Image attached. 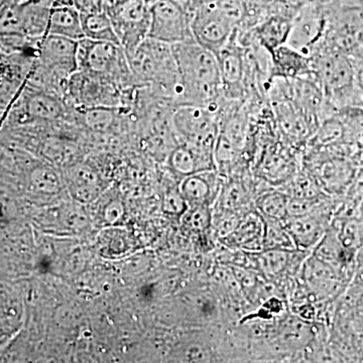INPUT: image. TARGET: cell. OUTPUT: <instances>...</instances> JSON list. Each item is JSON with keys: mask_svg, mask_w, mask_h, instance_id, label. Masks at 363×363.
I'll return each mask as SVG.
<instances>
[{"mask_svg": "<svg viewBox=\"0 0 363 363\" xmlns=\"http://www.w3.org/2000/svg\"><path fill=\"white\" fill-rule=\"evenodd\" d=\"M78 42L59 35H47L38 47L35 62L49 74L63 98H65L69 79L78 71Z\"/></svg>", "mask_w": 363, "mask_h": 363, "instance_id": "52a82bcc", "label": "cell"}, {"mask_svg": "<svg viewBox=\"0 0 363 363\" xmlns=\"http://www.w3.org/2000/svg\"><path fill=\"white\" fill-rule=\"evenodd\" d=\"M300 6L289 4L267 14L247 33L250 39L271 54L277 48L288 44L292 30L294 16Z\"/></svg>", "mask_w": 363, "mask_h": 363, "instance_id": "9a60e30c", "label": "cell"}, {"mask_svg": "<svg viewBox=\"0 0 363 363\" xmlns=\"http://www.w3.org/2000/svg\"><path fill=\"white\" fill-rule=\"evenodd\" d=\"M196 4H197L198 7L201 6H205V4H214L216 0H195Z\"/></svg>", "mask_w": 363, "mask_h": 363, "instance_id": "74e56055", "label": "cell"}, {"mask_svg": "<svg viewBox=\"0 0 363 363\" xmlns=\"http://www.w3.org/2000/svg\"><path fill=\"white\" fill-rule=\"evenodd\" d=\"M353 70H354L355 83L363 101V47L351 55Z\"/></svg>", "mask_w": 363, "mask_h": 363, "instance_id": "d6a6232c", "label": "cell"}, {"mask_svg": "<svg viewBox=\"0 0 363 363\" xmlns=\"http://www.w3.org/2000/svg\"><path fill=\"white\" fill-rule=\"evenodd\" d=\"M123 89L107 79L77 71L69 79L65 97L77 109L95 106H121Z\"/></svg>", "mask_w": 363, "mask_h": 363, "instance_id": "30bf717a", "label": "cell"}, {"mask_svg": "<svg viewBox=\"0 0 363 363\" xmlns=\"http://www.w3.org/2000/svg\"><path fill=\"white\" fill-rule=\"evenodd\" d=\"M283 339L281 340L290 344V345L300 346L305 344L307 341L308 335H310V331L308 332L307 327L301 322H295L291 325V322L286 324L284 329Z\"/></svg>", "mask_w": 363, "mask_h": 363, "instance_id": "4dcf8cb0", "label": "cell"}, {"mask_svg": "<svg viewBox=\"0 0 363 363\" xmlns=\"http://www.w3.org/2000/svg\"><path fill=\"white\" fill-rule=\"evenodd\" d=\"M247 253L250 262H252L250 269L259 272V276L269 283H274L278 279L293 276L300 272L308 255L311 252L298 248H272Z\"/></svg>", "mask_w": 363, "mask_h": 363, "instance_id": "5bb4252c", "label": "cell"}, {"mask_svg": "<svg viewBox=\"0 0 363 363\" xmlns=\"http://www.w3.org/2000/svg\"><path fill=\"white\" fill-rule=\"evenodd\" d=\"M264 250H272V248L296 250L297 248L283 221L267 218V217H264Z\"/></svg>", "mask_w": 363, "mask_h": 363, "instance_id": "83f0119b", "label": "cell"}, {"mask_svg": "<svg viewBox=\"0 0 363 363\" xmlns=\"http://www.w3.org/2000/svg\"><path fill=\"white\" fill-rule=\"evenodd\" d=\"M172 1L175 2L181 9L187 11V13L190 14L191 18H192L193 13H195L196 9H198L195 0H172Z\"/></svg>", "mask_w": 363, "mask_h": 363, "instance_id": "836d02e7", "label": "cell"}, {"mask_svg": "<svg viewBox=\"0 0 363 363\" xmlns=\"http://www.w3.org/2000/svg\"><path fill=\"white\" fill-rule=\"evenodd\" d=\"M126 57L138 86L149 87L175 102L178 67L173 45L147 38Z\"/></svg>", "mask_w": 363, "mask_h": 363, "instance_id": "7a4b0ae2", "label": "cell"}, {"mask_svg": "<svg viewBox=\"0 0 363 363\" xmlns=\"http://www.w3.org/2000/svg\"><path fill=\"white\" fill-rule=\"evenodd\" d=\"M290 195L279 190H267L255 200V208L264 217L284 221L289 216Z\"/></svg>", "mask_w": 363, "mask_h": 363, "instance_id": "d4e9b609", "label": "cell"}, {"mask_svg": "<svg viewBox=\"0 0 363 363\" xmlns=\"http://www.w3.org/2000/svg\"><path fill=\"white\" fill-rule=\"evenodd\" d=\"M362 1H363V0H362Z\"/></svg>", "mask_w": 363, "mask_h": 363, "instance_id": "b9f144b4", "label": "cell"}, {"mask_svg": "<svg viewBox=\"0 0 363 363\" xmlns=\"http://www.w3.org/2000/svg\"><path fill=\"white\" fill-rule=\"evenodd\" d=\"M344 128L345 143L363 150V105L337 111Z\"/></svg>", "mask_w": 363, "mask_h": 363, "instance_id": "484cf974", "label": "cell"}, {"mask_svg": "<svg viewBox=\"0 0 363 363\" xmlns=\"http://www.w3.org/2000/svg\"><path fill=\"white\" fill-rule=\"evenodd\" d=\"M35 183L47 193H57L61 188V182L56 172L51 169H40L37 172Z\"/></svg>", "mask_w": 363, "mask_h": 363, "instance_id": "1f68e13d", "label": "cell"}, {"mask_svg": "<svg viewBox=\"0 0 363 363\" xmlns=\"http://www.w3.org/2000/svg\"><path fill=\"white\" fill-rule=\"evenodd\" d=\"M77 63L78 71L107 79L123 91L136 84L121 45L84 38L78 42Z\"/></svg>", "mask_w": 363, "mask_h": 363, "instance_id": "5b68a950", "label": "cell"}, {"mask_svg": "<svg viewBox=\"0 0 363 363\" xmlns=\"http://www.w3.org/2000/svg\"><path fill=\"white\" fill-rule=\"evenodd\" d=\"M85 38L99 42L119 44L109 14L105 9L95 13H81Z\"/></svg>", "mask_w": 363, "mask_h": 363, "instance_id": "603a6c76", "label": "cell"}, {"mask_svg": "<svg viewBox=\"0 0 363 363\" xmlns=\"http://www.w3.org/2000/svg\"><path fill=\"white\" fill-rule=\"evenodd\" d=\"M190 14L172 0H157L150 6L147 38L171 45L194 40Z\"/></svg>", "mask_w": 363, "mask_h": 363, "instance_id": "9c48e42d", "label": "cell"}, {"mask_svg": "<svg viewBox=\"0 0 363 363\" xmlns=\"http://www.w3.org/2000/svg\"><path fill=\"white\" fill-rule=\"evenodd\" d=\"M143 1L147 2V4H152L154 2H156L157 0H143Z\"/></svg>", "mask_w": 363, "mask_h": 363, "instance_id": "ab89813d", "label": "cell"}, {"mask_svg": "<svg viewBox=\"0 0 363 363\" xmlns=\"http://www.w3.org/2000/svg\"><path fill=\"white\" fill-rule=\"evenodd\" d=\"M184 215H185V222L189 228L195 231L208 230L213 220L211 205L188 207L187 211Z\"/></svg>", "mask_w": 363, "mask_h": 363, "instance_id": "f1b7e54d", "label": "cell"}, {"mask_svg": "<svg viewBox=\"0 0 363 363\" xmlns=\"http://www.w3.org/2000/svg\"><path fill=\"white\" fill-rule=\"evenodd\" d=\"M23 105V116L33 121H55L66 116L63 98L37 88L26 94Z\"/></svg>", "mask_w": 363, "mask_h": 363, "instance_id": "ffe728a7", "label": "cell"}, {"mask_svg": "<svg viewBox=\"0 0 363 363\" xmlns=\"http://www.w3.org/2000/svg\"><path fill=\"white\" fill-rule=\"evenodd\" d=\"M162 210L169 215H184L187 211L188 204L179 188L169 189L164 193L162 202Z\"/></svg>", "mask_w": 363, "mask_h": 363, "instance_id": "f546056e", "label": "cell"}, {"mask_svg": "<svg viewBox=\"0 0 363 363\" xmlns=\"http://www.w3.org/2000/svg\"><path fill=\"white\" fill-rule=\"evenodd\" d=\"M269 65L271 80L313 77L311 59L288 44L277 48L269 54Z\"/></svg>", "mask_w": 363, "mask_h": 363, "instance_id": "d6986e66", "label": "cell"}, {"mask_svg": "<svg viewBox=\"0 0 363 363\" xmlns=\"http://www.w3.org/2000/svg\"><path fill=\"white\" fill-rule=\"evenodd\" d=\"M311 255L350 281L357 269V255L343 247L331 226L313 248Z\"/></svg>", "mask_w": 363, "mask_h": 363, "instance_id": "ac0fdd59", "label": "cell"}, {"mask_svg": "<svg viewBox=\"0 0 363 363\" xmlns=\"http://www.w3.org/2000/svg\"><path fill=\"white\" fill-rule=\"evenodd\" d=\"M317 1L321 2V4H326V2L332 1V0H317Z\"/></svg>", "mask_w": 363, "mask_h": 363, "instance_id": "60d3db41", "label": "cell"}, {"mask_svg": "<svg viewBox=\"0 0 363 363\" xmlns=\"http://www.w3.org/2000/svg\"><path fill=\"white\" fill-rule=\"evenodd\" d=\"M357 266H359V264H363V235L362 243H360V247L359 248H358L357 253Z\"/></svg>", "mask_w": 363, "mask_h": 363, "instance_id": "e575fe53", "label": "cell"}, {"mask_svg": "<svg viewBox=\"0 0 363 363\" xmlns=\"http://www.w3.org/2000/svg\"><path fill=\"white\" fill-rule=\"evenodd\" d=\"M250 202L252 194L248 187V182L243 179L242 172L233 171L224 177L223 185L216 200L218 210L229 212L247 211Z\"/></svg>", "mask_w": 363, "mask_h": 363, "instance_id": "44dd1931", "label": "cell"}, {"mask_svg": "<svg viewBox=\"0 0 363 363\" xmlns=\"http://www.w3.org/2000/svg\"><path fill=\"white\" fill-rule=\"evenodd\" d=\"M310 59L313 78L323 93L325 101L332 109L338 111L346 107L363 105L350 55L321 49Z\"/></svg>", "mask_w": 363, "mask_h": 363, "instance_id": "3957f363", "label": "cell"}, {"mask_svg": "<svg viewBox=\"0 0 363 363\" xmlns=\"http://www.w3.org/2000/svg\"><path fill=\"white\" fill-rule=\"evenodd\" d=\"M150 6L143 0H123L106 9L125 54L133 52L149 35Z\"/></svg>", "mask_w": 363, "mask_h": 363, "instance_id": "ba28073f", "label": "cell"}, {"mask_svg": "<svg viewBox=\"0 0 363 363\" xmlns=\"http://www.w3.org/2000/svg\"><path fill=\"white\" fill-rule=\"evenodd\" d=\"M178 67L175 104L197 105L218 111L222 100L218 60L195 40L173 45Z\"/></svg>", "mask_w": 363, "mask_h": 363, "instance_id": "6da1fadb", "label": "cell"}, {"mask_svg": "<svg viewBox=\"0 0 363 363\" xmlns=\"http://www.w3.org/2000/svg\"><path fill=\"white\" fill-rule=\"evenodd\" d=\"M355 311L357 314L363 315V292L358 298L357 306H355Z\"/></svg>", "mask_w": 363, "mask_h": 363, "instance_id": "d590c367", "label": "cell"}, {"mask_svg": "<svg viewBox=\"0 0 363 363\" xmlns=\"http://www.w3.org/2000/svg\"><path fill=\"white\" fill-rule=\"evenodd\" d=\"M224 177L216 169L199 172L182 179L179 190L188 207L211 205L216 202Z\"/></svg>", "mask_w": 363, "mask_h": 363, "instance_id": "2e32d148", "label": "cell"}, {"mask_svg": "<svg viewBox=\"0 0 363 363\" xmlns=\"http://www.w3.org/2000/svg\"><path fill=\"white\" fill-rule=\"evenodd\" d=\"M323 6L324 35L317 51L332 50L351 56L363 47L362 0H332Z\"/></svg>", "mask_w": 363, "mask_h": 363, "instance_id": "277c9868", "label": "cell"}, {"mask_svg": "<svg viewBox=\"0 0 363 363\" xmlns=\"http://www.w3.org/2000/svg\"><path fill=\"white\" fill-rule=\"evenodd\" d=\"M288 1L295 4V6H301V4H304L306 2L317 1V0H288Z\"/></svg>", "mask_w": 363, "mask_h": 363, "instance_id": "f35d334b", "label": "cell"}, {"mask_svg": "<svg viewBox=\"0 0 363 363\" xmlns=\"http://www.w3.org/2000/svg\"><path fill=\"white\" fill-rule=\"evenodd\" d=\"M123 106H95L78 109L86 125L94 131L104 133L108 130L119 116Z\"/></svg>", "mask_w": 363, "mask_h": 363, "instance_id": "4316f807", "label": "cell"}, {"mask_svg": "<svg viewBox=\"0 0 363 363\" xmlns=\"http://www.w3.org/2000/svg\"><path fill=\"white\" fill-rule=\"evenodd\" d=\"M216 57L224 98L227 100H245L247 47L238 40L236 30Z\"/></svg>", "mask_w": 363, "mask_h": 363, "instance_id": "4fadbf2b", "label": "cell"}, {"mask_svg": "<svg viewBox=\"0 0 363 363\" xmlns=\"http://www.w3.org/2000/svg\"><path fill=\"white\" fill-rule=\"evenodd\" d=\"M47 35H59L77 42L84 39L80 11L73 4H56L50 13Z\"/></svg>", "mask_w": 363, "mask_h": 363, "instance_id": "7402d4cb", "label": "cell"}, {"mask_svg": "<svg viewBox=\"0 0 363 363\" xmlns=\"http://www.w3.org/2000/svg\"><path fill=\"white\" fill-rule=\"evenodd\" d=\"M191 28L195 42L213 52L215 56L225 47L238 28L215 2L196 9Z\"/></svg>", "mask_w": 363, "mask_h": 363, "instance_id": "8fae6325", "label": "cell"}, {"mask_svg": "<svg viewBox=\"0 0 363 363\" xmlns=\"http://www.w3.org/2000/svg\"><path fill=\"white\" fill-rule=\"evenodd\" d=\"M121 1H123V0H102L105 11L111 9V7L116 6V4H119V2Z\"/></svg>", "mask_w": 363, "mask_h": 363, "instance_id": "8d00e7d4", "label": "cell"}, {"mask_svg": "<svg viewBox=\"0 0 363 363\" xmlns=\"http://www.w3.org/2000/svg\"><path fill=\"white\" fill-rule=\"evenodd\" d=\"M264 220L255 210H247L233 233L220 240L225 247L233 250L257 252L264 250Z\"/></svg>", "mask_w": 363, "mask_h": 363, "instance_id": "e0dca14e", "label": "cell"}, {"mask_svg": "<svg viewBox=\"0 0 363 363\" xmlns=\"http://www.w3.org/2000/svg\"><path fill=\"white\" fill-rule=\"evenodd\" d=\"M172 121L179 143L214 152L219 133L216 111L197 105H179L174 111Z\"/></svg>", "mask_w": 363, "mask_h": 363, "instance_id": "8992f818", "label": "cell"}, {"mask_svg": "<svg viewBox=\"0 0 363 363\" xmlns=\"http://www.w3.org/2000/svg\"><path fill=\"white\" fill-rule=\"evenodd\" d=\"M67 177L71 192L77 197V199L89 201L99 191V177L87 164L72 167Z\"/></svg>", "mask_w": 363, "mask_h": 363, "instance_id": "cb8c5ba5", "label": "cell"}, {"mask_svg": "<svg viewBox=\"0 0 363 363\" xmlns=\"http://www.w3.org/2000/svg\"><path fill=\"white\" fill-rule=\"evenodd\" d=\"M324 28L323 4L310 1L301 4L294 16L288 45L310 58L321 45Z\"/></svg>", "mask_w": 363, "mask_h": 363, "instance_id": "7c38bea8", "label": "cell"}]
</instances>
